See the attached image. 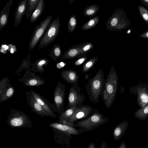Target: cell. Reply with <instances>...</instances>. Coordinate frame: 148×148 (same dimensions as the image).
<instances>
[{"instance_id": "cell-1", "label": "cell", "mask_w": 148, "mask_h": 148, "mask_svg": "<svg viewBox=\"0 0 148 148\" xmlns=\"http://www.w3.org/2000/svg\"><path fill=\"white\" fill-rule=\"evenodd\" d=\"M118 77L113 66L111 68L101 94L104 104L110 108L114 102L118 87Z\"/></svg>"}, {"instance_id": "cell-2", "label": "cell", "mask_w": 148, "mask_h": 148, "mask_svg": "<svg viewBox=\"0 0 148 148\" xmlns=\"http://www.w3.org/2000/svg\"><path fill=\"white\" fill-rule=\"evenodd\" d=\"M105 83L103 70L100 69L95 76L88 79L85 88L90 101L98 103Z\"/></svg>"}, {"instance_id": "cell-3", "label": "cell", "mask_w": 148, "mask_h": 148, "mask_svg": "<svg viewBox=\"0 0 148 148\" xmlns=\"http://www.w3.org/2000/svg\"><path fill=\"white\" fill-rule=\"evenodd\" d=\"M108 120L107 118L94 109L91 115L85 119L77 121L74 124V127L80 128L77 130L81 134L93 130L105 124Z\"/></svg>"}, {"instance_id": "cell-4", "label": "cell", "mask_w": 148, "mask_h": 148, "mask_svg": "<svg viewBox=\"0 0 148 148\" xmlns=\"http://www.w3.org/2000/svg\"><path fill=\"white\" fill-rule=\"evenodd\" d=\"M130 22L124 10H116L112 14L106 23L107 29L112 31H120L130 26Z\"/></svg>"}, {"instance_id": "cell-5", "label": "cell", "mask_w": 148, "mask_h": 148, "mask_svg": "<svg viewBox=\"0 0 148 148\" xmlns=\"http://www.w3.org/2000/svg\"><path fill=\"white\" fill-rule=\"evenodd\" d=\"M60 23L58 17L55 18L50 24L40 39L39 49L48 47L54 42L58 37L60 30Z\"/></svg>"}, {"instance_id": "cell-6", "label": "cell", "mask_w": 148, "mask_h": 148, "mask_svg": "<svg viewBox=\"0 0 148 148\" xmlns=\"http://www.w3.org/2000/svg\"><path fill=\"white\" fill-rule=\"evenodd\" d=\"M7 123L13 128H30L33 126L31 119L27 115L23 112L15 109L10 110Z\"/></svg>"}, {"instance_id": "cell-7", "label": "cell", "mask_w": 148, "mask_h": 148, "mask_svg": "<svg viewBox=\"0 0 148 148\" xmlns=\"http://www.w3.org/2000/svg\"><path fill=\"white\" fill-rule=\"evenodd\" d=\"M52 18L51 15L48 16L40 24L36 25L29 41V51H31L36 47L51 23Z\"/></svg>"}, {"instance_id": "cell-8", "label": "cell", "mask_w": 148, "mask_h": 148, "mask_svg": "<svg viewBox=\"0 0 148 148\" xmlns=\"http://www.w3.org/2000/svg\"><path fill=\"white\" fill-rule=\"evenodd\" d=\"M130 93L137 96V103L142 108L148 103V83H140L130 87Z\"/></svg>"}, {"instance_id": "cell-9", "label": "cell", "mask_w": 148, "mask_h": 148, "mask_svg": "<svg viewBox=\"0 0 148 148\" xmlns=\"http://www.w3.org/2000/svg\"><path fill=\"white\" fill-rule=\"evenodd\" d=\"M81 89L78 85H73L69 89L67 108L73 106L79 107L82 105L85 99L83 93H81Z\"/></svg>"}, {"instance_id": "cell-10", "label": "cell", "mask_w": 148, "mask_h": 148, "mask_svg": "<svg viewBox=\"0 0 148 148\" xmlns=\"http://www.w3.org/2000/svg\"><path fill=\"white\" fill-rule=\"evenodd\" d=\"M93 110V108L90 106L82 104L79 107L70 118L62 124L74 127L75 122L87 118Z\"/></svg>"}, {"instance_id": "cell-11", "label": "cell", "mask_w": 148, "mask_h": 148, "mask_svg": "<svg viewBox=\"0 0 148 148\" xmlns=\"http://www.w3.org/2000/svg\"><path fill=\"white\" fill-rule=\"evenodd\" d=\"M65 86L59 82L54 90V101L57 112L60 114L65 110L64 101L65 97Z\"/></svg>"}, {"instance_id": "cell-12", "label": "cell", "mask_w": 148, "mask_h": 148, "mask_svg": "<svg viewBox=\"0 0 148 148\" xmlns=\"http://www.w3.org/2000/svg\"><path fill=\"white\" fill-rule=\"evenodd\" d=\"M30 90L36 101L48 112L50 117L56 118V116L54 112H57V110L55 106L51 105L48 100L32 90Z\"/></svg>"}, {"instance_id": "cell-13", "label": "cell", "mask_w": 148, "mask_h": 148, "mask_svg": "<svg viewBox=\"0 0 148 148\" xmlns=\"http://www.w3.org/2000/svg\"><path fill=\"white\" fill-rule=\"evenodd\" d=\"M26 94L27 101L33 111L42 117H50L48 112L36 101L31 92H27Z\"/></svg>"}, {"instance_id": "cell-14", "label": "cell", "mask_w": 148, "mask_h": 148, "mask_svg": "<svg viewBox=\"0 0 148 148\" xmlns=\"http://www.w3.org/2000/svg\"><path fill=\"white\" fill-rule=\"evenodd\" d=\"M62 78L68 83L78 85L79 76L77 71L73 69L63 70L60 73Z\"/></svg>"}, {"instance_id": "cell-15", "label": "cell", "mask_w": 148, "mask_h": 148, "mask_svg": "<svg viewBox=\"0 0 148 148\" xmlns=\"http://www.w3.org/2000/svg\"><path fill=\"white\" fill-rule=\"evenodd\" d=\"M49 126L68 135H76L81 134L77 129L73 127L61 123H52L49 124Z\"/></svg>"}, {"instance_id": "cell-16", "label": "cell", "mask_w": 148, "mask_h": 148, "mask_svg": "<svg viewBox=\"0 0 148 148\" xmlns=\"http://www.w3.org/2000/svg\"><path fill=\"white\" fill-rule=\"evenodd\" d=\"M26 0H21L19 2L14 14V26L16 27L20 23L23 16L25 14Z\"/></svg>"}, {"instance_id": "cell-17", "label": "cell", "mask_w": 148, "mask_h": 148, "mask_svg": "<svg viewBox=\"0 0 148 148\" xmlns=\"http://www.w3.org/2000/svg\"><path fill=\"white\" fill-rule=\"evenodd\" d=\"M13 0H10L5 5L0 13V31L7 25L10 10Z\"/></svg>"}, {"instance_id": "cell-18", "label": "cell", "mask_w": 148, "mask_h": 148, "mask_svg": "<svg viewBox=\"0 0 148 148\" xmlns=\"http://www.w3.org/2000/svg\"><path fill=\"white\" fill-rule=\"evenodd\" d=\"M129 125L128 122L127 121H124L115 127L113 130V136L115 140H118L123 136Z\"/></svg>"}, {"instance_id": "cell-19", "label": "cell", "mask_w": 148, "mask_h": 148, "mask_svg": "<svg viewBox=\"0 0 148 148\" xmlns=\"http://www.w3.org/2000/svg\"><path fill=\"white\" fill-rule=\"evenodd\" d=\"M82 44H77L69 48L61 56L63 59H72L77 57L79 55Z\"/></svg>"}, {"instance_id": "cell-20", "label": "cell", "mask_w": 148, "mask_h": 148, "mask_svg": "<svg viewBox=\"0 0 148 148\" xmlns=\"http://www.w3.org/2000/svg\"><path fill=\"white\" fill-rule=\"evenodd\" d=\"M45 8V1L39 0L37 6L30 18V23L36 22L42 13Z\"/></svg>"}, {"instance_id": "cell-21", "label": "cell", "mask_w": 148, "mask_h": 148, "mask_svg": "<svg viewBox=\"0 0 148 148\" xmlns=\"http://www.w3.org/2000/svg\"><path fill=\"white\" fill-rule=\"evenodd\" d=\"M39 0H26L25 15L27 19L31 17L34 12Z\"/></svg>"}, {"instance_id": "cell-22", "label": "cell", "mask_w": 148, "mask_h": 148, "mask_svg": "<svg viewBox=\"0 0 148 148\" xmlns=\"http://www.w3.org/2000/svg\"><path fill=\"white\" fill-rule=\"evenodd\" d=\"M79 106H75L67 108L60 115L59 120V123H62L64 121L70 118Z\"/></svg>"}, {"instance_id": "cell-23", "label": "cell", "mask_w": 148, "mask_h": 148, "mask_svg": "<svg viewBox=\"0 0 148 148\" xmlns=\"http://www.w3.org/2000/svg\"><path fill=\"white\" fill-rule=\"evenodd\" d=\"M49 62L46 58H40L36 60L34 63H32V68L35 69L36 71L42 73L44 71V66H47Z\"/></svg>"}, {"instance_id": "cell-24", "label": "cell", "mask_w": 148, "mask_h": 148, "mask_svg": "<svg viewBox=\"0 0 148 148\" xmlns=\"http://www.w3.org/2000/svg\"><path fill=\"white\" fill-rule=\"evenodd\" d=\"M134 115L136 118L141 120L144 121L148 117V103L137 110Z\"/></svg>"}, {"instance_id": "cell-25", "label": "cell", "mask_w": 148, "mask_h": 148, "mask_svg": "<svg viewBox=\"0 0 148 148\" xmlns=\"http://www.w3.org/2000/svg\"><path fill=\"white\" fill-rule=\"evenodd\" d=\"M62 51L60 45L58 44H55L50 51L49 56L54 61H56L61 56Z\"/></svg>"}, {"instance_id": "cell-26", "label": "cell", "mask_w": 148, "mask_h": 148, "mask_svg": "<svg viewBox=\"0 0 148 148\" xmlns=\"http://www.w3.org/2000/svg\"><path fill=\"white\" fill-rule=\"evenodd\" d=\"M45 82L44 80L41 79L35 76L34 77L26 79L24 83L26 86H34L44 85Z\"/></svg>"}, {"instance_id": "cell-27", "label": "cell", "mask_w": 148, "mask_h": 148, "mask_svg": "<svg viewBox=\"0 0 148 148\" xmlns=\"http://www.w3.org/2000/svg\"><path fill=\"white\" fill-rule=\"evenodd\" d=\"M99 5L93 4L86 7L83 11V14L85 16L91 17L95 15L99 9Z\"/></svg>"}, {"instance_id": "cell-28", "label": "cell", "mask_w": 148, "mask_h": 148, "mask_svg": "<svg viewBox=\"0 0 148 148\" xmlns=\"http://www.w3.org/2000/svg\"><path fill=\"white\" fill-rule=\"evenodd\" d=\"M93 47V44L89 42L82 43L79 55L77 57L78 58L86 54V53L89 52Z\"/></svg>"}, {"instance_id": "cell-29", "label": "cell", "mask_w": 148, "mask_h": 148, "mask_svg": "<svg viewBox=\"0 0 148 148\" xmlns=\"http://www.w3.org/2000/svg\"><path fill=\"white\" fill-rule=\"evenodd\" d=\"M99 21V16H95L84 24L81 29L82 30H86L93 28L97 24Z\"/></svg>"}, {"instance_id": "cell-30", "label": "cell", "mask_w": 148, "mask_h": 148, "mask_svg": "<svg viewBox=\"0 0 148 148\" xmlns=\"http://www.w3.org/2000/svg\"><path fill=\"white\" fill-rule=\"evenodd\" d=\"M98 60V57H94L87 61L84 65L82 69L83 73L87 72L95 65Z\"/></svg>"}, {"instance_id": "cell-31", "label": "cell", "mask_w": 148, "mask_h": 148, "mask_svg": "<svg viewBox=\"0 0 148 148\" xmlns=\"http://www.w3.org/2000/svg\"><path fill=\"white\" fill-rule=\"evenodd\" d=\"M77 25L76 15L73 14L70 16L68 26V30L69 32L72 33L75 29Z\"/></svg>"}, {"instance_id": "cell-32", "label": "cell", "mask_w": 148, "mask_h": 148, "mask_svg": "<svg viewBox=\"0 0 148 148\" xmlns=\"http://www.w3.org/2000/svg\"><path fill=\"white\" fill-rule=\"evenodd\" d=\"M14 93V88L12 86H10L5 92L0 96V102L4 101L11 97Z\"/></svg>"}, {"instance_id": "cell-33", "label": "cell", "mask_w": 148, "mask_h": 148, "mask_svg": "<svg viewBox=\"0 0 148 148\" xmlns=\"http://www.w3.org/2000/svg\"><path fill=\"white\" fill-rule=\"evenodd\" d=\"M138 10L143 20L148 24V10L145 7L139 5L138 7Z\"/></svg>"}, {"instance_id": "cell-34", "label": "cell", "mask_w": 148, "mask_h": 148, "mask_svg": "<svg viewBox=\"0 0 148 148\" xmlns=\"http://www.w3.org/2000/svg\"><path fill=\"white\" fill-rule=\"evenodd\" d=\"M9 80L7 77L2 79L0 82V96L3 95L9 88H6L7 84H10Z\"/></svg>"}, {"instance_id": "cell-35", "label": "cell", "mask_w": 148, "mask_h": 148, "mask_svg": "<svg viewBox=\"0 0 148 148\" xmlns=\"http://www.w3.org/2000/svg\"><path fill=\"white\" fill-rule=\"evenodd\" d=\"M88 58L86 54L83 56L77 59L75 61L74 64L76 66L80 65L84 63L87 59Z\"/></svg>"}, {"instance_id": "cell-36", "label": "cell", "mask_w": 148, "mask_h": 148, "mask_svg": "<svg viewBox=\"0 0 148 148\" xmlns=\"http://www.w3.org/2000/svg\"><path fill=\"white\" fill-rule=\"evenodd\" d=\"M9 45L2 44L0 48V51L3 54H5L7 53L9 49Z\"/></svg>"}, {"instance_id": "cell-37", "label": "cell", "mask_w": 148, "mask_h": 148, "mask_svg": "<svg viewBox=\"0 0 148 148\" xmlns=\"http://www.w3.org/2000/svg\"><path fill=\"white\" fill-rule=\"evenodd\" d=\"M9 49L8 51L12 54H14L17 52V48L16 46L12 44H8Z\"/></svg>"}, {"instance_id": "cell-38", "label": "cell", "mask_w": 148, "mask_h": 148, "mask_svg": "<svg viewBox=\"0 0 148 148\" xmlns=\"http://www.w3.org/2000/svg\"><path fill=\"white\" fill-rule=\"evenodd\" d=\"M66 64V63L63 62H60L57 64L56 67L58 69H61L64 67Z\"/></svg>"}, {"instance_id": "cell-39", "label": "cell", "mask_w": 148, "mask_h": 148, "mask_svg": "<svg viewBox=\"0 0 148 148\" xmlns=\"http://www.w3.org/2000/svg\"><path fill=\"white\" fill-rule=\"evenodd\" d=\"M139 36L141 38L148 39V30L140 34Z\"/></svg>"}, {"instance_id": "cell-40", "label": "cell", "mask_w": 148, "mask_h": 148, "mask_svg": "<svg viewBox=\"0 0 148 148\" xmlns=\"http://www.w3.org/2000/svg\"><path fill=\"white\" fill-rule=\"evenodd\" d=\"M100 148H108V144L105 140L102 141Z\"/></svg>"}, {"instance_id": "cell-41", "label": "cell", "mask_w": 148, "mask_h": 148, "mask_svg": "<svg viewBox=\"0 0 148 148\" xmlns=\"http://www.w3.org/2000/svg\"><path fill=\"white\" fill-rule=\"evenodd\" d=\"M140 1L142 4L148 8V0H140Z\"/></svg>"}, {"instance_id": "cell-42", "label": "cell", "mask_w": 148, "mask_h": 148, "mask_svg": "<svg viewBox=\"0 0 148 148\" xmlns=\"http://www.w3.org/2000/svg\"><path fill=\"white\" fill-rule=\"evenodd\" d=\"M118 148H127L125 142L124 141L122 142Z\"/></svg>"}, {"instance_id": "cell-43", "label": "cell", "mask_w": 148, "mask_h": 148, "mask_svg": "<svg viewBox=\"0 0 148 148\" xmlns=\"http://www.w3.org/2000/svg\"><path fill=\"white\" fill-rule=\"evenodd\" d=\"M88 148H95V145L93 142L91 143L88 145Z\"/></svg>"}, {"instance_id": "cell-44", "label": "cell", "mask_w": 148, "mask_h": 148, "mask_svg": "<svg viewBox=\"0 0 148 148\" xmlns=\"http://www.w3.org/2000/svg\"><path fill=\"white\" fill-rule=\"evenodd\" d=\"M90 75V74H86L85 76V80H87L89 78Z\"/></svg>"}, {"instance_id": "cell-45", "label": "cell", "mask_w": 148, "mask_h": 148, "mask_svg": "<svg viewBox=\"0 0 148 148\" xmlns=\"http://www.w3.org/2000/svg\"></svg>"}]
</instances>
